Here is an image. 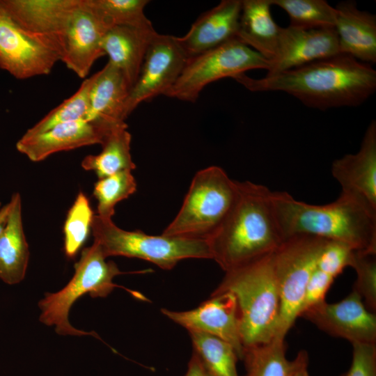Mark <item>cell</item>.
<instances>
[{
    "label": "cell",
    "instance_id": "e0dca14e",
    "mask_svg": "<svg viewBox=\"0 0 376 376\" xmlns=\"http://www.w3.org/2000/svg\"><path fill=\"white\" fill-rule=\"evenodd\" d=\"M108 29L81 0L66 29L61 61L79 78H85L94 63L105 55L102 40Z\"/></svg>",
    "mask_w": 376,
    "mask_h": 376
},
{
    "label": "cell",
    "instance_id": "e575fe53",
    "mask_svg": "<svg viewBox=\"0 0 376 376\" xmlns=\"http://www.w3.org/2000/svg\"><path fill=\"white\" fill-rule=\"evenodd\" d=\"M340 376H376V344H352L351 365Z\"/></svg>",
    "mask_w": 376,
    "mask_h": 376
},
{
    "label": "cell",
    "instance_id": "5b68a950",
    "mask_svg": "<svg viewBox=\"0 0 376 376\" xmlns=\"http://www.w3.org/2000/svg\"><path fill=\"white\" fill-rule=\"evenodd\" d=\"M91 230L104 255L136 258L165 269H172L187 258L211 259L205 239L150 235L139 230L129 231L117 226L109 219L94 215Z\"/></svg>",
    "mask_w": 376,
    "mask_h": 376
},
{
    "label": "cell",
    "instance_id": "7402d4cb",
    "mask_svg": "<svg viewBox=\"0 0 376 376\" xmlns=\"http://www.w3.org/2000/svg\"><path fill=\"white\" fill-rule=\"evenodd\" d=\"M130 91L123 73L108 61L92 75L87 120L125 122V109Z\"/></svg>",
    "mask_w": 376,
    "mask_h": 376
},
{
    "label": "cell",
    "instance_id": "ab89813d",
    "mask_svg": "<svg viewBox=\"0 0 376 376\" xmlns=\"http://www.w3.org/2000/svg\"><path fill=\"white\" fill-rule=\"evenodd\" d=\"M1 203H0V208H1Z\"/></svg>",
    "mask_w": 376,
    "mask_h": 376
},
{
    "label": "cell",
    "instance_id": "d4e9b609",
    "mask_svg": "<svg viewBox=\"0 0 376 376\" xmlns=\"http://www.w3.org/2000/svg\"><path fill=\"white\" fill-rule=\"evenodd\" d=\"M285 352V339L279 338L244 347L242 359L246 370L244 376H294L308 364L306 351L300 350L290 361L287 359Z\"/></svg>",
    "mask_w": 376,
    "mask_h": 376
},
{
    "label": "cell",
    "instance_id": "8fae6325",
    "mask_svg": "<svg viewBox=\"0 0 376 376\" xmlns=\"http://www.w3.org/2000/svg\"><path fill=\"white\" fill-rule=\"evenodd\" d=\"M59 52L45 40L29 33L0 14V68L18 79L49 75Z\"/></svg>",
    "mask_w": 376,
    "mask_h": 376
},
{
    "label": "cell",
    "instance_id": "9c48e42d",
    "mask_svg": "<svg viewBox=\"0 0 376 376\" xmlns=\"http://www.w3.org/2000/svg\"><path fill=\"white\" fill-rule=\"evenodd\" d=\"M269 62L259 53L237 39L187 59L177 81L164 95L194 102L209 84L245 72L264 69Z\"/></svg>",
    "mask_w": 376,
    "mask_h": 376
},
{
    "label": "cell",
    "instance_id": "d6986e66",
    "mask_svg": "<svg viewBox=\"0 0 376 376\" xmlns=\"http://www.w3.org/2000/svg\"><path fill=\"white\" fill-rule=\"evenodd\" d=\"M241 0H223L201 15L176 40L187 59L237 39Z\"/></svg>",
    "mask_w": 376,
    "mask_h": 376
},
{
    "label": "cell",
    "instance_id": "603a6c76",
    "mask_svg": "<svg viewBox=\"0 0 376 376\" xmlns=\"http://www.w3.org/2000/svg\"><path fill=\"white\" fill-rule=\"evenodd\" d=\"M270 0H243L237 39L269 61L276 54L281 26L271 15Z\"/></svg>",
    "mask_w": 376,
    "mask_h": 376
},
{
    "label": "cell",
    "instance_id": "f35d334b",
    "mask_svg": "<svg viewBox=\"0 0 376 376\" xmlns=\"http://www.w3.org/2000/svg\"><path fill=\"white\" fill-rule=\"evenodd\" d=\"M294 376H309L308 372V365L299 369Z\"/></svg>",
    "mask_w": 376,
    "mask_h": 376
},
{
    "label": "cell",
    "instance_id": "5bb4252c",
    "mask_svg": "<svg viewBox=\"0 0 376 376\" xmlns=\"http://www.w3.org/2000/svg\"><path fill=\"white\" fill-rule=\"evenodd\" d=\"M81 0H0V14L60 53L69 22Z\"/></svg>",
    "mask_w": 376,
    "mask_h": 376
},
{
    "label": "cell",
    "instance_id": "44dd1931",
    "mask_svg": "<svg viewBox=\"0 0 376 376\" xmlns=\"http://www.w3.org/2000/svg\"><path fill=\"white\" fill-rule=\"evenodd\" d=\"M157 34L153 26H116L108 29L103 38L105 55L123 73L131 90L138 78L148 47Z\"/></svg>",
    "mask_w": 376,
    "mask_h": 376
},
{
    "label": "cell",
    "instance_id": "6da1fadb",
    "mask_svg": "<svg viewBox=\"0 0 376 376\" xmlns=\"http://www.w3.org/2000/svg\"><path fill=\"white\" fill-rule=\"evenodd\" d=\"M233 79L250 91L285 92L322 111L359 106L376 91V71L371 65L341 54L260 79L245 73Z\"/></svg>",
    "mask_w": 376,
    "mask_h": 376
},
{
    "label": "cell",
    "instance_id": "f1b7e54d",
    "mask_svg": "<svg viewBox=\"0 0 376 376\" xmlns=\"http://www.w3.org/2000/svg\"><path fill=\"white\" fill-rule=\"evenodd\" d=\"M109 29L116 26L135 27L152 26L144 9L148 0H84Z\"/></svg>",
    "mask_w": 376,
    "mask_h": 376
},
{
    "label": "cell",
    "instance_id": "ba28073f",
    "mask_svg": "<svg viewBox=\"0 0 376 376\" xmlns=\"http://www.w3.org/2000/svg\"><path fill=\"white\" fill-rule=\"evenodd\" d=\"M325 241L316 236L297 235L285 240L272 253L281 304L275 338L285 339L299 318L306 286Z\"/></svg>",
    "mask_w": 376,
    "mask_h": 376
},
{
    "label": "cell",
    "instance_id": "ffe728a7",
    "mask_svg": "<svg viewBox=\"0 0 376 376\" xmlns=\"http://www.w3.org/2000/svg\"><path fill=\"white\" fill-rule=\"evenodd\" d=\"M339 52L366 63H376V15L361 10L355 1L339 2L335 7Z\"/></svg>",
    "mask_w": 376,
    "mask_h": 376
},
{
    "label": "cell",
    "instance_id": "8d00e7d4",
    "mask_svg": "<svg viewBox=\"0 0 376 376\" xmlns=\"http://www.w3.org/2000/svg\"><path fill=\"white\" fill-rule=\"evenodd\" d=\"M183 376H209L197 357L192 353Z\"/></svg>",
    "mask_w": 376,
    "mask_h": 376
},
{
    "label": "cell",
    "instance_id": "74e56055",
    "mask_svg": "<svg viewBox=\"0 0 376 376\" xmlns=\"http://www.w3.org/2000/svg\"><path fill=\"white\" fill-rule=\"evenodd\" d=\"M10 208H11L10 201H9V202L7 203L6 205L1 206V207L0 208V236L3 233L6 226Z\"/></svg>",
    "mask_w": 376,
    "mask_h": 376
},
{
    "label": "cell",
    "instance_id": "7c38bea8",
    "mask_svg": "<svg viewBox=\"0 0 376 376\" xmlns=\"http://www.w3.org/2000/svg\"><path fill=\"white\" fill-rule=\"evenodd\" d=\"M167 318L189 331L208 334L230 344L242 360L244 352L237 304L230 292L210 295L197 307L177 311L162 308Z\"/></svg>",
    "mask_w": 376,
    "mask_h": 376
},
{
    "label": "cell",
    "instance_id": "4dcf8cb0",
    "mask_svg": "<svg viewBox=\"0 0 376 376\" xmlns=\"http://www.w3.org/2000/svg\"><path fill=\"white\" fill-rule=\"evenodd\" d=\"M131 171H123L98 179L94 185L97 216L112 219L115 207L136 190V182Z\"/></svg>",
    "mask_w": 376,
    "mask_h": 376
},
{
    "label": "cell",
    "instance_id": "4316f807",
    "mask_svg": "<svg viewBox=\"0 0 376 376\" xmlns=\"http://www.w3.org/2000/svg\"><path fill=\"white\" fill-rule=\"evenodd\" d=\"M193 352L209 376H239L234 348L214 336L189 331Z\"/></svg>",
    "mask_w": 376,
    "mask_h": 376
},
{
    "label": "cell",
    "instance_id": "277c9868",
    "mask_svg": "<svg viewBox=\"0 0 376 376\" xmlns=\"http://www.w3.org/2000/svg\"><path fill=\"white\" fill-rule=\"evenodd\" d=\"M223 292H230L236 299L244 348L276 337L281 304L272 253L225 272L212 295Z\"/></svg>",
    "mask_w": 376,
    "mask_h": 376
},
{
    "label": "cell",
    "instance_id": "83f0119b",
    "mask_svg": "<svg viewBox=\"0 0 376 376\" xmlns=\"http://www.w3.org/2000/svg\"><path fill=\"white\" fill-rule=\"evenodd\" d=\"M290 18L289 26L305 29H335L336 10L325 0H270Z\"/></svg>",
    "mask_w": 376,
    "mask_h": 376
},
{
    "label": "cell",
    "instance_id": "d6a6232c",
    "mask_svg": "<svg viewBox=\"0 0 376 376\" xmlns=\"http://www.w3.org/2000/svg\"><path fill=\"white\" fill-rule=\"evenodd\" d=\"M350 267L357 274L353 290L370 311H376V253L354 250Z\"/></svg>",
    "mask_w": 376,
    "mask_h": 376
},
{
    "label": "cell",
    "instance_id": "ac0fdd59",
    "mask_svg": "<svg viewBox=\"0 0 376 376\" xmlns=\"http://www.w3.org/2000/svg\"><path fill=\"white\" fill-rule=\"evenodd\" d=\"M334 178L349 194L376 211V121L369 124L359 151L334 161Z\"/></svg>",
    "mask_w": 376,
    "mask_h": 376
},
{
    "label": "cell",
    "instance_id": "2e32d148",
    "mask_svg": "<svg viewBox=\"0 0 376 376\" xmlns=\"http://www.w3.org/2000/svg\"><path fill=\"white\" fill-rule=\"evenodd\" d=\"M337 33L332 29L281 27L277 51L266 75L298 68L339 54Z\"/></svg>",
    "mask_w": 376,
    "mask_h": 376
},
{
    "label": "cell",
    "instance_id": "8992f818",
    "mask_svg": "<svg viewBox=\"0 0 376 376\" xmlns=\"http://www.w3.org/2000/svg\"><path fill=\"white\" fill-rule=\"evenodd\" d=\"M100 246L95 242L81 251L75 265V273L61 290L47 293L38 303L40 320L48 326H54L60 335L97 336L92 332L79 330L71 325L68 320L72 304L81 296L88 293L92 297H105L116 287L114 277L125 274L111 260L107 261Z\"/></svg>",
    "mask_w": 376,
    "mask_h": 376
},
{
    "label": "cell",
    "instance_id": "f546056e",
    "mask_svg": "<svg viewBox=\"0 0 376 376\" xmlns=\"http://www.w3.org/2000/svg\"><path fill=\"white\" fill-rule=\"evenodd\" d=\"M91 84L92 76L85 79L72 95L53 109L24 134L33 135L44 132L61 123L87 120Z\"/></svg>",
    "mask_w": 376,
    "mask_h": 376
},
{
    "label": "cell",
    "instance_id": "30bf717a",
    "mask_svg": "<svg viewBox=\"0 0 376 376\" xmlns=\"http://www.w3.org/2000/svg\"><path fill=\"white\" fill-rule=\"evenodd\" d=\"M187 61L175 36L157 33L148 47L127 98L126 118L141 102L164 95L180 77Z\"/></svg>",
    "mask_w": 376,
    "mask_h": 376
},
{
    "label": "cell",
    "instance_id": "1f68e13d",
    "mask_svg": "<svg viewBox=\"0 0 376 376\" xmlns=\"http://www.w3.org/2000/svg\"><path fill=\"white\" fill-rule=\"evenodd\" d=\"M94 215L88 198L84 192H79L63 226L64 251L67 257L73 258L86 242Z\"/></svg>",
    "mask_w": 376,
    "mask_h": 376
},
{
    "label": "cell",
    "instance_id": "836d02e7",
    "mask_svg": "<svg viewBox=\"0 0 376 376\" xmlns=\"http://www.w3.org/2000/svg\"><path fill=\"white\" fill-rule=\"evenodd\" d=\"M354 249L340 242L326 240L316 267L336 278L346 267H350Z\"/></svg>",
    "mask_w": 376,
    "mask_h": 376
},
{
    "label": "cell",
    "instance_id": "d590c367",
    "mask_svg": "<svg viewBox=\"0 0 376 376\" xmlns=\"http://www.w3.org/2000/svg\"><path fill=\"white\" fill-rule=\"evenodd\" d=\"M335 278L317 267L306 286L299 315L306 310L322 303Z\"/></svg>",
    "mask_w": 376,
    "mask_h": 376
},
{
    "label": "cell",
    "instance_id": "cb8c5ba5",
    "mask_svg": "<svg viewBox=\"0 0 376 376\" xmlns=\"http://www.w3.org/2000/svg\"><path fill=\"white\" fill-rule=\"evenodd\" d=\"M10 201L8 220L0 236V279L13 285L24 279L30 253L23 228L20 194H13Z\"/></svg>",
    "mask_w": 376,
    "mask_h": 376
},
{
    "label": "cell",
    "instance_id": "7a4b0ae2",
    "mask_svg": "<svg viewBox=\"0 0 376 376\" xmlns=\"http://www.w3.org/2000/svg\"><path fill=\"white\" fill-rule=\"evenodd\" d=\"M267 187L236 181L228 212L206 239L211 259L225 272L267 256L284 241Z\"/></svg>",
    "mask_w": 376,
    "mask_h": 376
},
{
    "label": "cell",
    "instance_id": "9a60e30c",
    "mask_svg": "<svg viewBox=\"0 0 376 376\" xmlns=\"http://www.w3.org/2000/svg\"><path fill=\"white\" fill-rule=\"evenodd\" d=\"M123 123L81 120L61 123L42 133L24 134L16 148L31 162H38L58 152L101 144L114 127Z\"/></svg>",
    "mask_w": 376,
    "mask_h": 376
},
{
    "label": "cell",
    "instance_id": "4fadbf2b",
    "mask_svg": "<svg viewBox=\"0 0 376 376\" xmlns=\"http://www.w3.org/2000/svg\"><path fill=\"white\" fill-rule=\"evenodd\" d=\"M299 317L330 336L347 340L352 345L376 344V315L353 290L341 301L332 304L324 301L306 310Z\"/></svg>",
    "mask_w": 376,
    "mask_h": 376
},
{
    "label": "cell",
    "instance_id": "3957f363",
    "mask_svg": "<svg viewBox=\"0 0 376 376\" xmlns=\"http://www.w3.org/2000/svg\"><path fill=\"white\" fill-rule=\"evenodd\" d=\"M271 200L284 240L308 235L376 253V211L359 198L341 191L335 201L317 205L285 191H272Z\"/></svg>",
    "mask_w": 376,
    "mask_h": 376
},
{
    "label": "cell",
    "instance_id": "484cf974",
    "mask_svg": "<svg viewBox=\"0 0 376 376\" xmlns=\"http://www.w3.org/2000/svg\"><path fill=\"white\" fill-rule=\"evenodd\" d=\"M127 129L125 123L114 127L100 144L101 152L86 156L81 161V167L93 171L98 179L135 169L136 164L130 152L132 136Z\"/></svg>",
    "mask_w": 376,
    "mask_h": 376
},
{
    "label": "cell",
    "instance_id": "52a82bcc",
    "mask_svg": "<svg viewBox=\"0 0 376 376\" xmlns=\"http://www.w3.org/2000/svg\"><path fill=\"white\" fill-rule=\"evenodd\" d=\"M236 194V181L211 166L194 176L182 206L162 235L206 240L221 222Z\"/></svg>",
    "mask_w": 376,
    "mask_h": 376
}]
</instances>
